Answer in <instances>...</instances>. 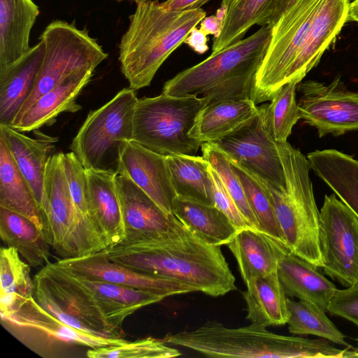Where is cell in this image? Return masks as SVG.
I'll return each instance as SVG.
<instances>
[{"mask_svg": "<svg viewBox=\"0 0 358 358\" xmlns=\"http://www.w3.org/2000/svg\"><path fill=\"white\" fill-rule=\"evenodd\" d=\"M30 266L16 249L7 246L1 248L0 311L7 310L20 300L33 296L34 281Z\"/></svg>", "mask_w": 358, "mask_h": 358, "instance_id": "cell-35", "label": "cell"}, {"mask_svg": "<svg viewBox=\"0 0 358 358\" xmlns=\"http://www.w3.org/2000/svg\"><path fill=\"white\" fill-rule=\"evenodd\" d=\"M227 246L238 265L245 284L277 271L274 238L254 229L238 231Z\"/></svg>", "mask_w": 358, "mask_h": 358, "instance_id": "cell-31", "label": "cell"}, {"mask_svg": "<svg viewBox=\"0 0 358 358\" xmlns=\"http://www.w3.org/2000/svg\"><path fill=\"white\" fill-rule=\"evenodd\" d=\"M138 98L124 88L109 101L89 113L70 149L86 169L117 173L120 152L133 140V118Z\"/></svg>", "mask_w": 358, "mask_h": 358, "instance_id": "cell-8", "label": "cell"}, {"mask_svg": "<svg viewBox=\"0 0 358 358\" xmlns=\"http://www.w3.org/2000/svg\"><path fill=\"white\" fill-rule=\"evenodd\" d=\"M229 159L242 184L247 200L258 221L261 231L285 245L275 215L271 196L265 182L241 164L229 157Z\"/></svg>", "mask_w": 358, "mask_h": 358, "instance_id": "cell-36", "label": "cell"}, {"mask_svg": "<svg viewBox=\"0 0 358 358\" xmlns=\"http://www.w3.org/2000/svg\"><path fill=\"white\" fill-rule=\"evenodd\" d=\"M289 333L296 335H314L334 343L350 346L345 335L329 319L325 310L310 301H295L287 297Z\"/></svg>", "mask_w": 358, "mask_h": 358, "instance_id": "cell-37", "label": "cell"}, {"mask_svg": "<svg viewBox=\"0 0 358 358\" xmlns=\"http://www.w3.org/2000/svg\"><path fill=\"white\" fill-rule=\"evenodd\" d=\"M162 339L210 357L346 358L352 348L339 349L322 338L280 335L254 323L229 328L214 320L191 331L168 334Z\"/></svg>", "mask_w": 358, "mask_h": 358, "instance_id": "cell-3", "label": "cell"}, {"mask_svg": "<svg viewBox=\"0 0 358 358\" xmlns=\"http://www.w3.org/2000/svg\"><path fill=\"white\" fill-rule=\"evenodd\" d=\"M306 158L310 169L358 217V160L335 149L317 150Z\"/></svg>", "mask_w": 358, "mask_h": 358, "instance_id": "cell-28", "label": "cell"}, {"mask_svg": "<svg viewBox=\"0 0 358 358\" xmlns=\"http://www.w3.org/2000/svg\"><path fill=\"white\" fill-rule=\"evenodd\" d=\"M245 285L243 296L247 306V320L265 327L287 323L290 315L287 296L277 271L255 278Z\"/></svg>", "mask_w": 358, "mask_h": 358, "instance_id": "cell-29", "label": "cell"}, {"mask_svg": "<svg viewBox=\"0 0 358 358\" xmlns=\"http://www.w3.org/2000/svg\"><path fill=\"white\" fill-rule=\"evenodd\" d=\"M115 182L125 228L123 241L158 238L179 227L180 221L164 211L129 177L117 174Z\"/></svg>", "mask_w": 358, "mask_h": 358, "instance_id": "cell-17", "label": "cell"}, {"mask_svg": "<svg viewBox=\"0 0 358 358\" xmlns=\"http://www.w3.org/2000/svg\"><path fill=\"white\" fill-rule=\"evenodd\" d=\"M224 21L219 19L215 15L205 17L200 22V29L206 35H213V39L217 38L223 28Z\"/></svg>", "mask_w": 358, "mask_h": 358, "instance_id": "cell-47", "label": "cell"}, {"mask_svg": "<svg viewBox=\"0 0 358 358\" xmlns=\"http://www.w3.org/2000/svg\"><path fill=\"white\" fill-rule=\"evenodd\" d=\"M357 343H358V338H357Z\"/></svg>", "mask_w": 358, "mask_h": 358, "instance_id": "cell-50", "label": "cell"}, {"mask_svg": "<svg viewBox=\"0 0 358 358\" xmlns=\"http://www.w3.org/2000/svg\"><path fill=\"white\" fill-rule=\"evenodd\" d=\"M277 148L285 187L275 188L264 182L270 192L285 245L296 255L322 268L320 211L309 176L308 161L287 141L277 143Z\"/></svg>", "mask_w": 358, "mask_h": 358, "instance_id": "cell-5", "label": "cell"}, {"mask_svg": "<svg viewBox=\"0 0 358 358\" xmlns=\"http://www.w3.org/2000/svg\"><path fill=\"white\" fill-rule=\"evenodd\" d=\"M273 0H234L230 4L220 36L213 39L212 53L242 39L248 30L258 24Z\"/></svg>", "mask_w": 358, "mask_h": 358, "instance_id": "cell-39", "label": "cell"}, {"mask_svg": "<svg viewBox=\"0 0 358 358\" xmlns=\"http://www.w3.org/2000/svg\"><path fill=\"white\" fill-rule=\"evenodd\" d=\"M299 82L292 81L284 85L262 110L268 131L276 143H284L292 133V128L301 119L296 99Z\"/></svg>", "mask_w": 358, "mask_h": 358, "instance_id": "cell-38", "label": "cell"}, {"mask_svg": "<svg viewBox=\"0 0 358 358\" xmlns=\"http://www.w3.org/2000/svg\"><path fill=\"white\" fill-rule=\"evenodd\" d=\"M320 0H299L272 28V36L257 73L251 99L270 101L285 85L287 72L301 50Z\"/></svg>", "mask_w": 358, "mask_h": 358, "instance_id": "cell-11", "label": "cell"}, {"mask_svg": "<svg viewBox=\"0 0 358 358\" xmlns=\"http://www.w3.org/2000/svg\"><path fill=\"white\" fill-rule=\"evenodd\" d=\"M89 199L94 217L107 245L113 246L125 238V228L117 189V173L86 169Z\"/></svg>", "mask_w": 358, "mask_h": 358, "instance_id": "cell-26", "label": "cell"}, {"mask_svg": "<svg viewBox=\"0 0 358 358\" xmlns=\"http://www.w3.org/2000/svg\"><path fill=\"white\" fill-rule=\"evenodd\" d=\"M39 13L32 0H0V69L31 48L30 33Z\"/></svg>", "mask_w": 358, "mask_h": 358, "instance_id": "cell-27", "label": "cell"}, {"mask_svg": "<svg viewBox=\"0 0 358 358\" xmlns=\"http://www.w3.org/2000/svg\"><path fill=\"white\" fill-rule=\"evenodd\" d=\"M63 164L76 212L78 257L102 250L107 245L91 210L86 169L72 151L63 153Z\"/></svg>", "mask_w": 358, "mask_h": 358, "instance_id": "cell-22", "label": "cell"}, {"mask_svg": "<svg viewBox=\"0 0 358 358\" xmlns=\"http://www.w3.org/2000/svg\"><path fill=\"white\" fill-rule=\"evenodd\" d=\"M210 0H166L162 2L163 6L173 11H183L200 8Z\"/></svg>", "mask_w": 358, "mask_h": 358, "instance_id": "cell-46", "label": "cell"}, {"mask_svg": "<svg viewBox=\"0 0 358 358\" xmlns=\"http://www.w3.org/2000/svg\"><path fill=\"white\" fill-rule=\"evenodd\" d=\"M1 324L19 342L43 358H67L86 349L118 345L124 338H108L73 327L44 309L34 298L0 311Z\"/></svg>", "mask_w": 358, "mask_h": 358, "instance_id": "cell-7", "label": "cell"}, {"mask_svg": "<svg viewBox=\"0 0 358 358\" xmlns=\"http://www.w3.org/2000/svg\"><path fill=\"white\" fill-rule=\"evenodd\" d=\"M93 72L85 71L67 78L42 95L10 126L22 132L35 131L43 125L52 124L62 113H76L81 110L76 99L90 82Z\"/></svg>", "mask_w": 358, "mask_h": 358, "instance_id": "cell-25", "label": "cell"}, {"mask_svg": "<svg viewBox=\"0 0 358 358\" xmlns=\"http://www.w3.org/2000/svg\"><path fill=\"white\" fill-rule=\"evenodd\" d=\"M37 133V138H31L9 125L0 124V137L31 186L45 221L44 178L48 161L55 153L56 138Z\"/></svg>", "mask_w": 358, "mask_h": 358, "instance_id": "cell-21", "label": "cell"}, {"mask_svg": "<svg viewBox=\"0 0 358 358\" xmlns=\"http://www.w3.org/2000/svg\"><path fill=\"white\" fill-rule=\"evenodd\" d=\"M324 273L344 286L358 281V217L335 194L320 211Z\"/></svg>", "mask_w": 358, "mask_h": 358, "instance_id": "cell-12", "label": "cell"}, {"mask_svg": "<svg viewBox=\"0 0 358 358\" xmlns=\"http://www.w3.org/2000/svg\"><path fill=\"white\" fill-rule=\"evenodd\" d=\"M117 174L129 177L164 211L172 214V205L177 194L167 156L131 140L121 150Z\"/></svg>", "mask_w": 358, "mask_h": 358, "instance_id": "cell-18", "label": "cell"}, {"mask_svg": "<svg viewBox=\"0 0 358 358\" xmlns=\"http://www.w3.org/2000/svg\"><path fill=\"white\" fill-rule=\"evenodd\" d=\"M171 212L189 229L212 245H227L240 231L215 206L176 196Z\"/></svg>", "mask_w": 358, "mask_h": 358, "instance_id": "cell-32", "label": "cell"}, {"mask_svg": "<svg viewBox=\"0 0 358 358\" xmlns=\"http://www.w3.org/2000/svg\"><path fill=\"white\" fill-rule=\"evenodd\" d=\"M257 105L250 99L208 103L199 113L189 135L201 143H215L250 123L259 113Z\"/></svg>", "mask_w": 358, "mask_h": 358, "instance_id": "cell-23", "label": "cell"}, {"mask_svg": "<svg viewBox=\"0 0 358 358\" xmlns=\"http://www.w3.org/2000/svg\"><path fill=\"white\" fill-rule=\"evenodd\" d=\"M272 36L262 26L250 36L212 53L200 63L167 80L162 93L176 96L206 97L208 103L250 99L255 80Z\"/></svg>", "mask_w": 358, "mask_h": 358, "instance_id": "cell-4", "label": "cell"}, {"mask_svg": "<svg viewBox=\"0 0 358 358\" xmlns=\"http://www.w3.org/2000/svg\"><path fill=\"white\" fill-rule=\"evenodd\" d=\"M173 187L178 196L215 206L209 162L202 156H167Z\"/></svg>", "mask_w": 358, "mask_h": 358, "instance_id": "cell-34", "label": "cell"}, {"mask_svg": "<svg viewBox=\"0 0 358 358\" xmlns=\"http://www.w3.org/2000/svg\"><path fill=\"white\" fill-rule=\"evenodd\" d=\"M348 20L358 22V0L350 3L348 8Z\"/></svg>", "mask_w": 358, "mask_h": 358, "instance_id": "cell-48", "label": "cell"}, {"mask_svg": "<svg viewBox=\"0 0 358 358\" xmlns=\"http://www.w3.org/2000/svg\"><path fill=\"white\" fill-rule=\"evenodd\" d=\"M278 255L277 273L287 296L316 303L326 312L337 290L316 266L296 255L281 241L274 238Z\"/></svg>", "mask_w": 358, "mask_h": 358, "instance_id": "cell-20", "label": "cell"}, {"mask_svg": "<svg viewBox=\"0 0 358 358\" xmlns=\"http://www.w3.org/2000/svg\"><path fill=\"white\" fill-rule=\"evenodd\" d=\"M234 1V0H233Z\"/></svg>", "mask_w": 358, "mask_h": 358, "instance_id": "cell-51", "label": "cell"}, {"mask_svg": "<svg viewBox=\"0 0 358 358\" xmlns=\"http://www.w3.org/2000/svg\"><path fill=\"white\" fill-rule=\"evenodd\" d=\"M349 4V0H320L306 41L287 72L285 84L301 82L317 66L348 20Z\"/></svg>", "mask_w": 358, "mask_h": 358, "instance_id": "cell-19", "label": "cell"}, {"mask_svg": "<svg viewBox=\"0 0 358 358\" xmlns=\"http://www.w3.org/2000/svg\"><path fill=\"white\" fill-rule=\"evenodd\" d=\"M0 208L20 214L45 234V221L34 193L0 137Z\"/></svg>", "mask_w": 358, "mask_h": 358, "instance_id": "cell-30", "label": "cell"}, {"mask_svg": "<svg viewBox=\"0 0 358 358\" xmlns=\"http://www.w3.org/2000/svg\"><path fill=\"white\" fill-rule=\"evenodd\" d=\"M0 236L7 247L16 249L31 266L48 262L51 246L43 231L26 217L0 208Z\"/></svg>", "mask_w": 358, "mask_h": 358, "instance_id": "cell-33", "label": "cell"}, {"mask_svg": "<svg viewBox=\"0 0 358 358\" xmlns=\"http://www.w3.org/2000/svg\"><path fill=\"white\" fill-rule=\"evenodd\" d=\"M205 17L201 8L173 11L157 0L137 3L119 44L120 69L129 87H148L165 60Z\"/></svg>", "mask_w": 358, "mask_h": 358, "instance_id": "cell-2", "label": "cell"}, {"mask_svg": "<svg viewBox=\"0 0 358 358\" xmlns=\"http://www.w3.org/2000/svg\"><path fill=\"white\" fill-rule=\"evenodd\" d=\"M207 35L200 29L193 28L185 38L184 43L189 46L194 52L203 54L208 50Z\"/></svg>", "mask_w": 358, "mask_h": 358, "instance_id": "cell-45", "label": "cell"}, {"mask_svg": "<svg viewBox=\"0 0 358 358\" xmlns=\"http://www.w3.org/2000/svg\"><path fill=\"white\" fill-rule=\"evenodd\" d=\"M327 312L346 319L358 327V281L346 289H337L330 301Z\"/></svg>", "mask_w": 358, "mask_h": 358, "instance_id": "cell-43", "label": "cell"}, {"mask_svg": "<svg viewBox=\"0 0 358 358\" xmlns=\"http://www.w3.org/2000/svg\"><path fill=\"white\" fill-rule=\"evenodd\" d=\"M45 236L61 259L78 257L76 212L63 164V152L48 159L43 183Z\"/></svg>", "mask_w": 358, "mask_h": 358, "instance_id": "cell-14", "label": "cell"}, {"mask_svg": "<svg viewBox=\"0 0 358 358\" xmlns=\"http://www.w3.org/2000/svg\"><path fill=\"white\" fill-rule=\"evenodd\" d=\"M299 0H273L268 6L258 25L273 28L278 20Z\"/></svg>", "mask_w": 358, "mask_h": 358, "instance_id": "cell-44", "label": "cell"}, {"mask_svg": "<svg viewBox=\"0 0 358 358\" xmlns=\"http://www.w3.org/2000/svg\"><path fill=\"white\" fill-rule=\"evenodd\" d=\"M99 252L130 269L190 285L211 296L236 289L220 246L206 242L182 222L166 236L122 241Z\"/></svg>", "mask_w": 358, "mask_h": 358, "instance_id": "cell-1", "label": "cell"}, {"mask_svg": "<svg viewBox=\"0 0 358 358\" xmlns=\"http://www.w3.org/2000/svg\"><path fill=\"white\" fill-rule=\"evenodd\" d=\"M297 90L301 119L315 127L320 137L358 130V92L347 89L340 77L329 84L300 82Z\"/></svg>", "mask_w": 358, "mask_h": 358, "instance_id": "cell-13", "label": "cell"}, {"mask_svg": "<svg viewBox=\"0 0 358 358\" xmlns=\"http://www.w3.org/2000/svg\"><path fill=\"white\" fill-rule=\"evenodd\" d=\"M57 262L71 272L85 277L130 287L168 296L198 292L190 285L169 278L138 272L108 259L99 251Z\"/></svg>", "mask_w": 358, "mask_h": 358, "instance_id": "cell-16", "label": "cell"}, {"mask_svg": "<svg viewBox=\"0 0 358 358\" xmlns=\"http://www.w3.org/2000/svg\"><path fill=\"white\" fill-rule=\"evenodd\" d=\"M245 127L215 143L227 156L271 186L285 187L282 165L277 148L266 128L262 110Z\"/></svg>", "mask_w": 358, "mask_h": 358, "instance_id": "cell-15", "label": "cell"}, {"mask_svg": "<svg viewBox=\"0 0 358 358\" xmlns=\"http://www.w3.org/2000/svg\"><path fill=\"white\" fill-rule=\"evenodd\" d=\"M33 296L47 311L83 331L108 338H124L93 293L57 262H47L34 278Z\"/></svg>", "mask_w": 358, "mask_h": 358, "instance_id": "cell-9", "label": "cell"}, {"mask_svg": "<svg viewBox=\"0 0 358 358\" xmlns=\"http://www.w3.org/2000/svg\"><path fill=\"white\" fill-rule=\"evenodd\" d=\"M201 148L202 157L215 171L250 227L261 231L258 221L247 200L242 184L231 166L227 154L216 144L212 143H203Z\"/></svg>", "mask_w": 358, "mask_h": 358, "instance_id": "cell-40", "label": "cell"}, {"mask_svg": "<svg viewBox=\"0 0 358 358\" xmlns=\"http://www.w3.org/2000/svg\"><path fill=\"white\" fill-rule=\"evenodd\" d=\"M181 355L176 348L164 340L148 337L134 341H126L118 345L89 349L88 358H171Z\"/></svg>", "mask_w": 358, "mask_h": 358, "instance_id": "cell-41", "label": "cell"}, {"mask_svg": "<svg viewBox=\"0 0 358 358\" xmlns=\"http://www.w3.org/2000/svg\"><path fill=\"white\" fill-rule=\"evenodd\" d=\"M117 1H126V0H117ZM130 1H135V2L137 3H138V2H141V1H150V0H130Z\"/></svg>", "mask_w": 358, "mask_h": 358, "instance_id": "cell-49", "label": "cell"}, {"mask_svg": "<svg viewBox=\"0 0 358 358\" xmlns=\"http://www.w3.org/2000/svg\"><path fill=\"white\" fill-rule=\"evenodd\" d=\"M209 171L213 182L215 206L230 220L238 230L251 228L232 196L210 164Z\"/></svg>", "mask_w": 358, "mask_h": 358, "instance_id": "cell-42", "label": "cell"}, {"mask_svg": "<svg viewBox=\"0 0 358 358\" xmlns=\"http://www.w3.org/2000/svg\"><path fill=\"white\" fill-rule=\"evenodd\" d=\"M206 97L162 93L138 99L133 118V140L160 155H196L201 143L189 134Z\"/></svg>", "mask_w": 358, "mask_h": 358, "instance_id": "cell-6", "label": "cell"}, {"mask_svg": "<svg viewBox=\"0 0 358 358\" xmlns=\"http://www.w3.org/2000/svg\"><path fill=\"white\" fill-rule=\"evenodd\" d=\"M43 54L40 40L18 60L0 69V124L10 126L31 94Z\"/></svg>", "mask_w": 358, "mask_h": 358, "instance_id": "cell-24", "label": "cell"}, {"mask_svg": "<svg viewBox=\"0 0 358 358\" xmlns=\"http://www.w3.org/2000/svg\"><path fill=\"white\" fill-rule=\"evenodd\" d=\"M40 40L44 44V54L34 89L14 120L42 95L72 76L94 71L108 57L87 29L62 20L50 22Z\"/></svg>", "mask_w": 358, "mask_h": 358, "instance_id": "cell-10", "label": "cell"}]
</instances>
